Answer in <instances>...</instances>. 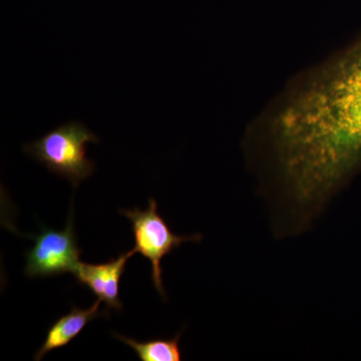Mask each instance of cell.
<instances>
[{
    "label": "cell",
    "instance_id": "cell-4",
    "mask_svg": "<svg viewBox=\"0 0 361 361\" xmlns=\"http://www.w3.org/2000/svg\"><path fill=\"white\" fill-rule=\"evenodd\" d=\"M82 251L73 231V211L63 231L44 229L35 238V245L26 254V276L51 277L75 272Z\"/></svg>",
    "mask_w": 361,
    "mask_h": 361
},
{
    "label": "cell",
    "instance_id": "cell-3",
    "mask_svg": "<svg viewBox=\"0 0 361 361\" xmlns=\"http://www.w3.org/2000/svg\"><path fill=\"white\" fill-rule=\"evenodd\" d=\"M121 213L132 222L135 235V248L133 250L135 253L142 254L151 262L154 285L160 295L165 297L161 261L173 249L178 248L185 242L201 241V235L178 236L173 234L167 223L159 215L158 204L154 199H149L147 210L135 208L134 210H121Z\"/></svg>",
    "mask_w": 361,
    "mask_h": 361
},
{
    "label": "cell",
    "instance_id": "cell-5",
    "mask_svg": "<svg viewBox=\"0 0 361 361\" xmlns=\"http://www.w3.org/2000/svg\"><path fill=\"white\" fill-rule=\"evenodd\" d=\"M135 251L123 253L104 264L78 263L73 274L80 284L94 292L97 298L106 304L110 310H122L120 299V280L126 270V264Z\"/></svg>",
    "mask_w": 361,
    "mask_h": 361
},
{
    "label": "cell",
    "instance_id": "cell-2",
    "mask_svg": "<svg viewBox=\"0 0 361 361\" xmlns=\"http://www.w3.org/2000/svg\"><path fill=\"white\" fill-rule=\"evenodd\" d=\"M94 133L80 122L59 126L37 141L25 144L23 151L44 165L49 172L65 178L77 188L94 173V164L87 157V142H99Z\"/></svg>",
    "mask_w": 361,
    "mask_h": 361
},
{
    "label": "cell",
    "instance_id": "cell-7",
    "mask_svg": "<svg viewBox=\"0 0 361 361\" xmlns=\"http://www.w3.org/2000/svg\"><path fill=\"white\" fill-rule=\"evenodd\" d=\"M114 336L134 349L142 361L182 360V353L179 348L180 334L174 338L155 339L145 342H139L121 334H114Z\"/></svg>",
    "mask_w": 361,
    "mask_h": 361
},
{
    "label": "cell",
    "instance_id": "cell-1",
    "mask_svg": "<svg viewBox=\"0 0 361 361\" xmlns=\"http://www.w3.org/2000/svg\"><path fill=\"white\" fill-rule=\"evenodd\" d=\"M272 130L294 197L326 200L361 163V39L292 90Z\"/></svg>",
    "mask_w": 361,
    "mask_h": 361
},
{
    "label": "cell",
    "instance_id": "cell-6",
    "mask_svg": "<svg viewBox=\"0 0 361 361\" xmlns=\"http://www.w3.org/2000/svg\"><path fill=\"white\" fill-rule=\"evenodd\" d=\"M97 299L89 310L73 307L68 314L59 318L47 331L42 348L35 353V360L39 361L49 351L56 350L68 345L85 329L87 323L102 316H108V311H102Z\"/></svg>",
    "mask_w": 361,
    "mask_h": 361
}]
</instances>
